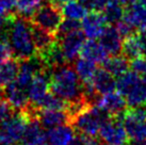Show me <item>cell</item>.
<instances>
[{"instance_id":"obj_45","label":"cell","mask_w":146,"mask_h":145,"mask_svg":"<svg viewBox=\"0 0 146 145\" xmlns=\"http://www.w3.org/2000/svg\"><path fill=\"white\" fill-rule=\"evenodd\" d=\"M140 1H141V4H143L146 8V0H140Z\"/></svg>"},{"instance_id":"obj_6","label":"cell","mask_w":146,"mask_h":145,"mask_svg":"<svg viewBox=\"0 0 146 145\" xmlns=\"http://www.w3.org/2000/svg\"><path fill=\"white\" fill-rule=\"evenodd\" d=\"M29 20L32 24L47 30L56 35L58 28L63 20L62 8L54 5L50 2H46L37 9Z\"/></svg>"},{"instance_id":"obj_3","label":"cell","mask_w":146,"mask_h":145,"mask_svg":"<svg viewBox=\"0 0 146 145\" xmlns=\"http://www.w3.org/2000/svg\"><path fill=\"white\" fill-rule=\"evenodd\" d=\"M110 117L111 115L105 109L98 105H91L85 110L72 117L69 125L78 133H82L89 137H96L100 126Z\"/></svg>"},{"instance_id":"obj_30","label":"cell","mask_w":146,"mask_h":145,"mask_svg":"<svg viewBox=\"0 0 146 145\" xmlns=\"http://www.w3.org/2000/svg\"><path fill=\"white\" fill-rule=\"evenodd\" d=\"M62 13H63V16L67 17V18L80 20L86 15V10L77 0H69L63 4Z\"/></svg>"},{"instance_id":"obj_39","label":"cell","mask_w":146,"mask_h":145,"mask_svg":"<svg viewBox=\"0 0 146 145\" xmlns=\"http://www.w3.org/2000/svg\"><path fill=\"white\" fill-rule=\"evenodd\" d=\"M79 3L86 10V11H93L95 10V0H77Z\"/></svg>"},{"instance_id":"obj_5","label":"cell","mask_w":146,"mask_h":145,"mask_svg":"<svg viewBox=\"0 0 146 145\" xmlns=\"http://www.w3.org/2000/svg\"><path fill=\"white\" fill-rule=\"evenodd\" d=\"M102 145H124L128 142V136L123 124V114L111 115L100 126L98 131Z\"/></svg>"},{"instance_id":"obj_29","label":"cell","mask_w":146,"mask_h":145,"mask_svg":"<svg viewBox=\"0 0 146 145\" xmlns=\"http://www.w3.org/2000/svg\"><path fill=\"white\" fill-rule=\"evenodd\" d=\"M102 12L104 14L106 23L113 25L118 20L123 19L124 8L122 7V3L118 2V0H114V1L107 4Z\"/></svg>"},{"instance_id":"obj_38","label":"cell","mask_w":146,"mask_h":145,"mask_svg":"<svg viewBox=\"0 0 146 145\" xmlns=\"http://www.w3.org/2000/svg\"><path fill=\"white\" fill-rule=\"evenodd\" d=\"M140 42V46H141V50L144 56H146V29L144 30H140L139 33L137 34Z\"/></svg>"},{"instance_id":"obj_27","label":"cell","mask_w":146,"mask_h":145,"mask_svg":"<svg viewBox=\"0 0 146 145\" xmlns=\"http://www.w3.org/2000/svg\"><path fill=\"white\" fill-rule=\"evenodd\" d=\"M122 53L128 60H132L142 55V50H141V46H140L137 33L126 36L124 39L122 45Z\"/></svg>"},{"instance_id":"obj_47","label":"cell","mask_w":146,"mask_h":145,"mask_svg":"<svg viewBox=\"0 0 146 145\" xmlns=\"http://www.w3.org/2000/svg\"><path fill=\"white\" fill-rule=\"evenodd\" d=\"M0 145H16V144H0Z\"/></svg>"},{"instance_id":"obj_4","label":"cell","mask_w":146,"mask_h":145,"mask_svg":"<svg viewBox=\"0 0 146 145\" xmlns=\"http://www.w3.org/2000/svg\"><path fill=\"white\" fill-rule=\"evenodd\" d=\"M28 120V113L24 109L0 123V144H17L21 142Z\"/></svg>"},{"instance_id":"obj_36","label":"cell","mask_w":146,"mask_h":145,"mask_svg":"<svg viewBox=\"0 0 146 145\" xmlns=\"http://www.w3.org/2000/svg\"><path fill=\"white\" fill-rule=\"evenodd\" d=\"M13 57V51L11 46L5 43L0 41V63H2L4 61H7L8 59Z\"/></svg>"},{"instance_id":"obj_41","label":"cell","mask_w":146,"mask_h":145,"mask_svg":"<svg viewBox=\"0 0 146 145\" xmlns=\"http://www.w3.org/2000/svg\"><path fill=\"white\" fill-rule=\"evenodd\" d=\"M5 16H7V13L4 12L3 10H1V9H0V29L2 28V26H3Z\"/></svg>"},{"instance_id":"obj_21","label":"cell","mask_w":146,"mask_h":145,"mask_svg":"<svg viewBox=\"0 0 146 145\" xmlns=\"http://www.w3.org/2000/svg\"><path fill=\"white\" fill-rule=\"evenodd\" d=\"M126 102L129 108L142 107L146 104V77L141 76V79L127 95Z\"/></svg>"},{"instance_id":"obj_24","label":"cell","mask_w":146,"mask_h":145,"mask_svg":"<svg viewBox=\"0 0 146 145\" xmlns=\"http://www.w3.org/2000/svg\"><path fill=\"white\" fill-rule=\"evenodd\" d=\"M69 106V101L65 100L52 92H48L45 97L37 104L34 108L41 110H60V111H67Z\"/></svg>"},{"instance_id":"obj_49","label":"cell","mask_w":146,"mask_h":145,"mask_svg":"<svg viewBox=\"0 0 146 145\" xmlns=\"http://www.w3.org/2000/svg\"><path fill=\"white\" fill-rule=\"evenodd\" d=\"M43 1H48V0H43Z\"/></svg>"},{"instance_id":"obj_44","label":"cell","mask_w":146,"mask_h":145,"mask_svg":"<svg viewBox=\"0 0 146 145\" xmlns=\"http://www.w3.org/2000/svg\"><path fill=\"white\" fill-rule=\"evenodd\" d=\"M118 2L122 4H130V0H118Z\"/></svg>"},{"instance_id":"obj_37","label":"cell","mask_w":146,"mask_h":145,"mask_svg":"<svg viewBox=\"0 0 146 145\" xmlns=\"http://www.w3.org/2000/svg\"><path fill=\"white\" fill-rule=\"evenodd\" d=\"M15 3L16 0H0V9L7 14L13 13L15 12Z\"/></svg>"},{"instance_id":"obj_8","label":"cell","mask_w":146,"mask_h":145,"mask_svg":"<svg viewBox=\"0 0 146 145\" xmlns=\"http://www.w3.org/2000/svg\"><path fill=\"white\" fill-rule=\"evenodd\" d=\"M58 42L61 46V49L67 63H70L77 59L78 55H80L82 45L85 42V35L80 29L66 34L60 40H58Z\"/></svg>"},{"instance_id":"obj_40","label":"cell","mask_w":146,"mask_h":145,"mask_svg":"<svg viewBox=\"0 0 146 145\" xmlns=\"http://www.w3.org/2000/svg\"><path fill=\"white\" fill-rule=\"evenodd\" d=\"M112 1H114V0H95V10L102 11L106 5Z\"/></svg>"},{"instance_id":"obj_35","label":"cell","mask_w":146,"mask_h":145,"mask_svg":"<svg viewBox=\"0 0 146 145\" xmlns=\"http://www.w3.org/2000/svg\"><path fill=\"white\" fill-rule=\"evenodd\" d=\"M114 25H115V28L117 29L118 33L122 35V37H126V36L131 35V34L135 33L134 32V31H135V28L132 27L129 23L125 21L124 19L118 20V21H116Z\"/></svg>"},{"instance_id":"obj_13","label":"cell","mask_w":146,"mask_h":145,"mask_svg":"<svg viewBox=\"0 0 146 145\" xmlns=\"http://www.w3.org/2000/svg\"><path fill=\"white\" fill-rule=\"evenodd\" d=\"M36 117L44 129L54 128L57 126L69 124L70 118L66 111L60 110H41L37 109Z\"/></svg>"},{"instance_id":"obj_2","label":"cell","mask_w":146,"mask_h":145,"mask_svg":"<svg viewBox=\"0 0 146 145\" xmlns=\"http://www.w3.org/2000/svg\"><path fill=\"white\" fill-rule=\"evenodd\" d=\"M49 91L67 101L82 97V82L72 65L64 64L50 72Z\"/></svg>"},{"instance_id":"obj_14","label":"cell","mask_w":146,"mask_h":145,"mask_svg":"<svg viewBox=\"0 0 146 145\" xmlns=\"http://www.w3.org/2000/svg\"><path fill=\"white\" fill-rule=\"evenodd\" d=\"M97 105L105 109L110 115H119L123 114L127 109V102L121 93L110 92L100 96Z\"/></svg>"},{"instance_id":"obj_22","label":"cell","mask_w":146,"mask_h":145,"mask_svg":"<svg viewBox=\"0 0 146 145\" xmlns=\"http://www.w3.org/2000/svg\"><path fill=\"white\" fill-rule=\"evenodd\" d=\"M130 66L129 60L124 56H112L104 61V69L113 77H119L128 71Z\"/></svg>"},{"instance_id":"obj_25","label":"cell","mask_w":146,"mask_h":145,"mask_svg":"<svg viewBox=\"0 0 146 145\" xmlns=\"http://www.w3.org/2000/svg\"><path fill=\"white\" fill-rule=\"evenodd\" d=\"M74 69L81 82H90L92 80L97 67H96V63L84 58H80L75 62Z\"/></svg>"},{"instance_id":"obj_48","label":"cell","mask_w":146,"mask_h":145,"mask_svg":"<svg viewBox=\"0 0 146 145\" xmlns=\"http://www.w3.org/2000/svg\"><path fill=\"white\" fill-rule=\"evenodd\" d=\"M144 108H145V112H146V106H145V107H144Z\"/></svg>"},{"instance_id":"obj_19","label":"cell","mask_w":146,"mask_h":145,"mask_svg":"<svg viewBox=\"0 0 146 145\" xmlns=\"http://www.w3.org/2000/svg\"><path fill=\"white\" fill-rule=\"evenodd\" d=\"M91 83L99 95H104L116 90V80L105 69H96Z\"/></svg>"},{"instance_id":"obj_31","label":"cell","mask_w":146,"mask_h":145,"mask_svg":"<svg viewBox=\"0 0 146 145\" xmlns=\"http://www.w3.org/2000/svg\"><path fill=\"white\" fill-rule=\"evenodd\" d=\"M80 29H81V23L79 20L67 18L65 20H62V23L60 24L57 32H56V37H57V40H60L66 34L80 30Z\"/></svg>"},{"instance_id":"obj_20","label":"cell","mask_w":146,"mask_h":145,"mask_svg":"<svg viewBox=\"0 0 146 145\" xmlns=\"http://www.w3.org/2000/svg\"><path fill=\"white\" fill-rule=\"evenodd\" d=\"M80 56L94 63H104V61L108 58V53L100 43L96 42L94 39H89L82 45Z\"/></svg>"},{"instance_id":"obj_26","label":"cell","mask_w":146,"mask_h":145,"mask_svg":"<svg viewBox=\"0 0 146 145\" xmlns=\"http://www.w3.org/2000/svg\"><path fill=\"white\" fill-rule=\"evenodd\" d=\"M117 78L118 79L116 80V91L118 93H121L123 96H126L131 90L133 89L134 85L139 82V80L141 79V76L138 75L137 72H134L133 71H131V72L127 71Z\"/></svg>"},{"instance_id":"obj_18","label":"cell","mask_w":146,"mask_h":145,"mask_svg":"<svg viewBox=\"0 0 146 145\" xmlns=\"http://www.w3.org/2000/svg\"><path fill=\"white\" fill-rule=\"evenodd\" d=\"M37 143H46V132H44L37 117H29L21 139V144L28 145Z\"/></svg>"},{"instance_id":"obj_46","label":"cell","mask_w":146,"mask_h":145,"mask_svg":"<svg viewBox=\"0 0 146 145\" xmlns=\"http://www.w3.org/2000/svg\"><path fill=\"white\" fill-rule=\"evenodd\" d=\"M28 145H47V143H37V144H28Z\"/></svg>"},{"instance_id":"obj_28","label":"cell","mask_w":146,"mask_h":145,"mask_svg":"<svg viewBox=\"0 0 146 145\" xmlns=\"http://www.w3.org/2000/svg\"><path fill=\"white\" fill-rule=\"evenodd\" d=\"M43 0H16L15 13L25 19H29L41 7Z\"/></svg>"},{"instance_id":"obj_16","label":"cell","mask_w":146,"mask_h":145,"mask_svg":"<svg viewBox=\"0 0 146 145\" xmlns=\"http://www.w3.org/2000/svg\"><path fill=\"white\" fill-rule=\"evenodd\" d=\"M29 23H30V31H31L33 45L35 48V53H41L45 51L58 41L53 33L32 24L30 20Z\"/></svg>"},{"instance_id":"obj_33","label":"cell","mask_w":146,"mask_h":145,"mask_svg":"<svg viewBox=\"0 0 146 145\" xmlns=\"http://www.w3.org/2000/svg\"><path fill=\"white\" fill-rule=\"evenodd\" d=\"M69 145H102V143L95 139V137H89L82 133H78L77 136L74 137Z\"/></svg>"},{"instance_id":"obj_17","label":"cell","mask_w":146,"mask_h":145,"mask_svg":"<svg viewBox=\"0 0 146 145\" xmlns=\"http://www.w3.org/2000/svg\"><path fill=\"white\" fill-rule=\"evenodd\" d=\"M75 137V130L69 124L57 126L46 132L47 145H69Z\"/></svg>"},{"instance_id":"obj_10","label":"cell","mask_w":146,"mask_h":145,"mask_svg":"<svg viewBox=\"0 0 146 145\" xmlns=\"http://www.w3.org/2000/svg\"><path fill=\"white\" fill-rule=\"evenodd\" d=\"M106 19L102 11L93 10L82 18L81 29L88 39H98L105 28Z\"/></svg>"},{"instance_id":"obj_32","label":"cell","mask_w":146,"mask_h":145,"mask_svg":"<svg viewBox=\"0 0 146 145\" xmlns=\"http://www.w3.org/2000/svg\"><path fill=\"white\" fill-rule=\"evenodd\" d=\"M130 67L134 72L142 77H146V56L137 57L131 60Z\"/></svg>"},{"instance_id":"obj_43","label":"cell","mask_w":146,"mask_h":145,"mask_svg":"<svg viewBox=\"0 0 146 145\" xmlns=\"http://www.w3.org/2000/svg\"><path fill=\"white\" fill-rule=\"evenodd\" d=\"M4 96V91H3V88H2V84L0 83V100L3 98Z\"/></svg>"},{"instance_id":"obj_11","label":"cell","mask_w":146,"mask_h":145,"mask_svg":"<svg viewBox=\"0 0 146 145\" xmlns=\"http://www.w3.org/2000/svg\"><path fill=\"white\" fill-rule=\"evenodd\" d=\"M98 39L99 43L108 53V55L116 56L119 55V53H122V35L118 33L115 26L111 24L106 26Z\"/></svg>"},{"instance_id":"obj_23","label":"cell","mask_w":146,"mask_h":145,"mask_svg":"<svg viewBox=\"0 0 146 145\" xmlns=\"http://www.w3.org/2000/svg\"><path fill=\"white\" fill-rule=\"evenodd\" d=\"M19 69V60L16 58H10L0 63V83L8 84L16 79Z\"/></svg>"},{"instance_id":"obj_34","label":"cell","mask_w":146,"mask_h":145,"mask_svg":"<svg viewBox=\"0 0 146 145\" xmlns=\"http://www.w3.org/2000/svg\"><path fill=\"white\" fill-rule=\"evenodd\" d=\"M16 110L9 104L7 100H0V123L7 121L8 118L12 116Z\"/></svg>"},{"instance_id":"obj_9","label":"cell","mask_w":146,"mask_h":145,"mask_svg":"<svg viewBox=\"0 0 146 145\" xmlns=\"http://www.w3.org/2000/svg\"><path fill=\"white\" fill-rule=\"evenodd\" d=\"M49 79H50L49 71L40 72L34 76L33 80L27 89V94L31 106L35 107L49 92Z\"/></svg>"},{"instance_id":"obj_15","label":"cell","mask_w":146,"mask_h":145,"mask_svg":"<svg viewBox=\"0 0 146 145\" xmlns=\"http://www.w3.org/2000/svg\"><path fill=\"white\" fill-rule=\"evenodd\" d=\"M123 19L129 23L135 30H144L146 29V8L138 2L127 4L124 9Z\"/></svg>"},{"instance_id":"obj_1","label":"cell","mask_w":146,"mask_h":145,"mask_svg":"<svg viewBox=\"0 0 146 145\" xmlns=\"http://www.w3.org/2000/svg\"><path fill=\"white\" fill-rule=\"evenodd\" d=\"M2 29L8 34V43L12 48L14 58L25 60L35 55L29 19L18 16L15 12L9 13Z\"/></svg>"},{"instance_id":"obj_7","label":"cell","mask_w":146,"mask_h":145,"mask_svg":"<svg viewBox=\"0 0 146 145\" xmlns=\"http://www.w3.org/2000/svg\"><path fill=\"white\" fill-rule=\"evenodd\" d=\"M123 124L130 140L146 139V112L143 106L126 109L123 113Z\"/></svg>"},{"instance_id":"obj_42","label":"cell","mask_w":146,"mask_h":145,"mask_svg":"<svg viewBox=\"0 0 146 145\" xmlns=\"http://www.w3.org/2000/svg\"><path fill=\"white\" fill-rule=\"evenodd\" d=\"M129 143L131 145H146V139L145 140H131Z\"/></svg>"},{"instance_id":"obj_12","label":"cell","mask_w":146,"mask_h":145,"mask_svg":"<svg viewBox=\"0 0 146 145\" xmlns=\"http://www.w3.org/2000/svg\"><path fill=\"white\" fill-rule=\"evenodd\" d=\"M3 91L5 100L8 101L16 111L24 110L30 105L27 91L23 89L15 80L5 84Z\"/></svg>"}]
</instances>
